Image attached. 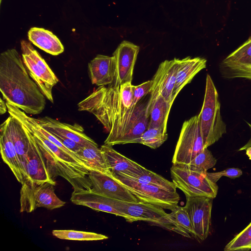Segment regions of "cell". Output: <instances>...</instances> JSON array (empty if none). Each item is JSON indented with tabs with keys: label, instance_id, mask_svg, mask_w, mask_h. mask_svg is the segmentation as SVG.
I'll list each match as a JSON object with an SVG mask.
<instances>
[{
	"label": "cell",
	"instance_id": "f546056e",
	"mask_svg": "<svg viewBox=\"0 0 251 251\" xmlns=\"http://www.w3.org/2000/svg\"><path fill=\"white\" fill-rule=\"evenodd\" d=\"M224 250L251 251V222L226 245Z\"/></svg>",
	"mask_w": 251,
	"mask_h": 251
},
{
	"label": "cell",
	"instance_id": "9c48e42d",
	"mask_svg": "<svg viewBox=\"0 0 251 251\" xmlns=\"http://www.w3.org/2000/svg\"><path fill=\"white\" fill-rule=\"evenodd\" d=\"M116 203L118 210L127 222L144 221L178 233L169 213L160 206L142 201L130 202L116 200Z\"/></svg>",
	"mask_w": 251,
	"mask_h": 251
},
{
	"label": "cell",
	"instance_id": "e575fe53",
	"mask_svg": "<svg viewBox=\"0 0 251 251\" xmlns=\"http://www.w3.org/2000/svg\"><path fill=\"white\" fill-rule=\"evenodd\" d=\"M52 134H53L55 137L64 145V147L68 149L75 156L76 153L79 151L82 147L84 146L70 138L59 136L54 133Z\"/></svg>",
	"mask_w": 251,
	"mask_h": 251
},
{
	"label": "cell",
	"instance_id": "8992f818",
	"mask_svg": "<svg viewBox=\"0 0 251 251\" xmlns=\"http://www.w3.org/2000/svg\"><path fill=\"white\" fill-rule=\"evenodd\" d=\"M21 48L23 61L30 76L44 96L53 103L52 90L58 78L29 42L22 40Z\"/></svg>",
	"mask_w": 251,
	"mask_h": 251
},
{
	"label": "cell",
	"instance_id": "277c9868",
	"mask_svg": "<svg viewBox=\"0 0 251 251\" xmlns=\"http://www.w3.org/2000/svg\"><path fill=\"white\" fill-rule=\"evenodd\" d=\"M220 106L217 89L212 78L207 74L203 104L198 115L205 148L218 141L226 132Z\"/></svg>",
	"mask_w": 251,
	"mask_h": 251
},
{
	"label": "cell",
	"instance_id": "9a60e30c",
	"mask_svg": "<svg viewBox=\"0 0 251 251\" xmlns=\"http://www.w3.org/2000/svg\"><path fill=\"white\" fill-rule=\"evenodd\" d=\"M26 130L30 138V146L26 158L25 176L23 182H48L55 185V182L49 173L41 150L31 134Z\"/></svg>",
	"mask_w": 251,
	"mask_h": 251
},
{
	"label": "cell",
	"instance_id": "7a4b0ae2",
	"mask_svg": "<svg viewBox=\"0 0 251 251\" xmlns=\"http://www.w3.org/2000/svg\"><path fill=\"white\" fill-rule=\"evenodd\" d=\"M9 115L19 121L32 135L44 157L49 173L54 180L60 176L73 186L74 191L90 190L92 185L89 171L76 156L59 148L48 139L39 128L34 118L9 102L6 103Z\"/></svg>",
	"mask_w": 251,
	"mask_h": 251
},
{
	"label": "cell",
	"instance_id": "4fadbf2b",
	"mask_svg": "<svg viewBox=\"0 0 251 251\" xmlns=\"http://www.w3.org/2000/svg\"><path fill=\"white\" fill-rule=\"evenodd\" d=\"M140 47L133 43L123 41L113 53L115 64L113 83L122 84L131 82L134 65Z\"/></svg>",
	"mask_w": 251,
	"mask_h": 251
},
{
	"label": "cell",
	"instance_id": "ffe728a7",
	"mask_svg": "<svg viewBox=\"0 0 251 251\" xmlns=\"http://www.w3.org/2000/svg\"><path fill=\"white\" fill-rule=\"evenodd\" d=\"M206 60L202 57L192 58L190 56L179 59L173 98L175 100L182 89L190 83L193 78L202 69L206 68Z\"/></svg>",
	"mask_w": 251,
	"mask_h": 251
},
{
	"label": "cell",
	"instance_id": "8fae6325",
	"mask_svg": "<svg viewBox=\"0 0 251 251\" xmlns=\"http://www.w3.org/2000/svg\"><path fill=\"white\" fill-rule=\"evenodd\" d=\"M185 207L193 229V236L199 241L208 236L211 223L213 199L206 197H186Z\"/></svg>",
	"mask_w": 251,
	"mask_h": 251
},
{
	"label": "cell",
	"instance_id": "d590c367",
	"mask_svg": "<svg viewBox=\"0 0 251 251\" xmlns=\"http://www.w3.org/2000/svg\"><path fill=\"white\" fill-rule=\"evenodd\" d=\"M247 124L250 129V138L247 143L238 150L239 151H245L247 148L251 146V124L249 123H247Z\"/></svg>",
	"mask_w": 251,
	"mask_h": 251
},
{
	"label": "cell",
	"instance_id": "30bf717a",
	"mask_svg": "<svg viewBox=\"0 0 251 251\" xmlns=\"http://www.w3.org/2000/svg\"><path fill=\"white\" fill-rule=\"evenodd\" d=\"M204 149L198 116L196 115L185 121L182 125L172 163L188 165Z\"/></svg>",
	"mask_w": 251,
	"mask_h": 251
},
{
	"label": "cell",
	"instance_id": "484cf974",
	"mask_svg": "<svg viewBox=\"0 0 251 251\" xmlns=\"http://www.w3.org/2000/svg\"><path fill=\"white\" fill-rule=\"evenodd\" d=\"M169 214L179 234L187 238L193 236L192 223L185 206L177 205Z\"/></svg>",
	"mask_w": 251,
	"mask_h": 251
},
{
	"label": "cell",
	"instance_id": "8d00e7d4",
	"mask_svg": "<svg viewBox=\"0 0 251 251\" xmlns=\"http://www.w3.org/2000/svg\"><path fill=\"white\" fill-rule=\"evenodd\" d=\"M0 100V114L2 115L7 111V106L6 102L1 98Z\"/></svg>",
	"mask_w": 251,
	"mask_h": 251
},
{
	"label": "cell",
	"instance_id": "6da1fadb",
	"mask_svg": "<svg viewBox=\"0 0 251 251\" xmlns=\"http://www.w3.org/2000/svg\"><path fill=\"white\" fill-rule=\"evenodd\" d=\"M131 82L99 86L77 104L78 110L93 114L108 132L104 144L138 143L149 122L150 102L133 105Z\"/></svg>",
	"mask_w": 251,
	"mask_h": 251
},
{
	"label": "cell",
	"instance_id": "4dcf8cb0",
	"mask_svg": "<svg viewBox=\"0 0 251 251\" xmlns=\"http://www.w3.org/2000/svg\"><path fill=\"white\" fill-rule=\"evenodd\" d=\"M217 160L211 152L205 148L190 162L186 165L189 169L196 171H205L213 168L216 164Z\"/></svg>",
	"mask_w": 251,
	"mask_h": 251
},
{
	"label": "cell",
	"instance_id": "5b68a950",
	"mask_svg": "<svg viewBox=\"0 0 251 251\" xmlns=\"http://www.w3.org/2000/svg\"><path fill=\"white\" fill-rule=\"evenodd\" d=\"M170 173L173 182L186 197L214 199L217 195L218 186L210 178L207 172L192 170L186 165L173 164Z\"/></svg>",
	"mask_w": 251,
	"mask_h": 251
},
{
	"label": "cell",
	"instance_id": "3957f363",
	"mask_svg": "<svg viewBox=\"0 0 251 251\" xmlns=\"http://www.w3.org/2000/svg\"><path fill=\"white\" fill-rule=\"evenodd\" d=\"M0 90L6 102L26 114H39L45 109L46 97L14 49H8L0 55Z\"/></svg>",
	"mask_w": 251,
	"mask_h": 251
},
{
	"label": "cell",
	"instance_id": "f35d334b",
	"mask_svg": "<svg viewBox=\"0 0 251 251\" xmlns=\"http://www.w3.org/2000/svg\"><path fill=\"white\" fill-rule=\"evenodd\" d=\"M2 0H0V3H1Z\"/></svg>",
	"mask_w": 251,
	"mask_h": 251
},
{
	"label": "cell",
	"instance_id": "603a6c76",
	"mask_svg": "<svg viewBox=\"0 0 251 251\" xmlns=\"http://www.w3.org/2000/svg\"><path fill=\"white\" fill-rule=\"evenodd\" d=\"M88 170L112 176L103 154L98 145L84 146L75 154Z\"/></svg>",
	"mask_w": 251,
	"mask_h": 251
},
{
	"label": "cell",
	"instance_id": "7c38bea8",
	"mask_svg": "<svg viewBox=\"0 0 251 251\" xmlns=\"http://www.w3.org/2000/svg\"><path fill=\"white\" fill-rule=\"evenodd\" d=\"M88 177L92 185L91 190L95 192L121 201L130 202L139 201L112 176L90 171Z\"/></svg>",
	"mask_w": 251,
	"mask_h": 251
},
{
	"label": "cell",
	"instance_id": "d6986e66",
	"mask_svg": "<svg viewBox=\"0 0 251 251\" xmlns=\"http://www.w3.org/2000/svg\"><path fill=\"white\" fill-rule=\"evenodd\" d=\"M88 71L93 84L107 86L115 79V64L113 56L98 54L88 63Z\"/></svg>",
	"mask_w": 251,
	"mask_h": 251
},
{
	"label": "cell",
	"instance_id": "d4e9b609",
	"mask_svg": "<svg viewBox=\"0 0 251 251\" xmlns=\"http://www.w3.org/2000/svg\"><path fill=\"white\" fill-rule=\"evenodd\" d=\"M251 60V35L242 45L229 54L223 61L222 65L226 70L245 66Z\"/></svg>",
	"mask_w": 251,
	"mask_h": 251
},
{
	"label": "cell",
	"instance_id": "e0dca14e",
	"mask_svg": "<svg viewBox=\"0 0 251 251\" xmlns=\"http://www.w3.org/2000/svg\"><path fill=\"white\" fill-rule=\"evenodd\" d=\"M100 149L107 167L112 173H121L129 176L142 174L146 168L115 150L111 146L103 145Z\"/></svg>",
	"mask_w": 251,
	"mask_h": 251
},
{
	"label": "cell",
	"instance_id": "4316f807",
	"mask_svg": "<svg viewBox=\"0 0 251 251\" xmlns=\"http://www.w3.org/2000/svg\"><path fill=\"white\" fill-rule=\"evenodd\" d=\"M52 234L59 239L75 241H99L108 238L101 234L75 230H53Z\"/></svg>",
	"mask_w": 251,
	"mask_h": 251
},
{
	"label": "cell",
	"instance_id": "ba28073f",
	"mask_svg": "<svg viewBox=\"0 0 251 251\" xmlns=\"http://www.w3.org/2000/svg\"><path fill=\"white\" fill-rule=\"evenodd\" d=\"M54 184L48 182L24 181L20 190V212L31 213L37 208H60L66 202L55 194Z\"/></svg>",
	"mask_w": 251,
	"mask_h": 251
},
{
	"label": "cell",
	"instance_id": "836d02e7",
	"mask_svg": "<svg viewBox=\"0 0 251 251\" xmlns=\"http://www.w3.org/2000/svg\"><path fill=\"white\" fill-rule=\"evenodd\" d=\"M230 78H244L251 79V60L246 65L235 68L226 70Z\"/></svg>",
	"mask_w": 251,
	"mask_h": 251
},
{
	"label": "cell",
	"instance_id": "d6a6232c",
	"mask_svg": "<svg viewBox=\"0 0 251 251\" xmlns=\"http://www.w3.org/2000/svg\"><path fill=\"white\" fill-rule=\"evenodd\" d=\"M242 174V170L237 168H230L218 172H207L210 178L215 183H217L222 176H226L230 178H236L240 177Z\"/></svg>",
	"mask_w": 251,
	"mask_h": 251
},
{
	"label": "cell",
	"instance_id": "74e56055",
	"mask_svg": "<svg viewBox=\"0 0 251 251\" xmlns=\"http://www.w3.org/2000/svg\"><path fill=\"white\" fill-rule=\"evenodd\" d=\"M246 154L249 157V159L251 160V146L246 149Z\"/></svg>",
	"mask_w": 251,
	"mask_h": 251
},
{
	"label": "cell",
	"instance_id": "1f68e13d",
	"mask_svg": "<svg viewBox=\"0 0 251 251\" xmlns=\"http://www.w3.org/2000/svg\"><path fill=\"white\" fill-rule=\"evenodd\" d=\"M151 85V80L145 81L138 85H133V105H136L144 97L150 93Z\"/></svg>",
	"mask_w": 251,
	"mask_h": 251
},
{
	"label": "cell",
	"instance_id": "cb8c5ba5",
	"mask_svg": "<svg viewBox=\"0 0 251 251\" xmlns=\"http://www.w3.org/2000/svg\"><path fill=\"white\" fill-rule=\"evenodd\" d=\"M149 100L150 119L148 128L157 127L167 131L168 116L172 105L159 94L150 95Z\"/></svg>",
	"mask_w": 251,
	"mask_h": 251
},
{
	"label": "cell",
	"instance_id": "f1b7e54d",
	"mask_svg": "<svg viewBox=\"0 0 251 251\" xmlns=\"http://www.w3.org/2000/svg\"><path fill=\"white\" fill-rule=\"evenodd\" d=\"M167 138V131L157 127L148 128L141 135L138 143L155 149L161 146Z\"/></svg>",
	"mask_w": 251,
	"mask_h": 251
},
{
	"label": "cell",
	"instance_id": "5bb4252c",
	"mask_svg": "<svg viewBox=\"0 0 251 251\" xmlns=\"http://www.w3.org/2000/svg\"><path fill=\"white\" fill-rule=\"evenodd\" d=\"M179 59L166 60L162 62L151 79L152 81L150 95L160 94L171 104L174 100L173 92L178 68Z\"/></svg>",
	"mask_w": 251,
	"mask_h": 251
},
{
	"label": "cell",
	"instance_id": "52a82bcc",
	"mask_svg": "<svg viewBox=\"0 0 251 251\" xmlns=\"http://www.w3.org/2000/svg\"><path fill=\"white\" fill-rule=\"evenodd\" d=\"M112 176L124 185L139 201L171 210L178 205V194L160 187L137 181L121 173H112Z\"/></svg>",
	"mask_w": 251,
	"mask_h": 251
},
{
	"label": "cell",
	"instance_id": "7402d4cb",
	"mask_svg": "<svg viewBox=\"0 0 251 251\" xmlns=\"http://www.w3.org/2000/svg\"><path fill=\"white\" fill-rule=\"evenodd\" d=\"M27 35L30 42L49 54L57 55L64 50V46L60 40L48 30L40 27H31Z\"/></svg>",
	"mask_w": 251,
	"mask_h": 251
},
{
	"label": "cell",
	"instance_id": "2e32d148",
	"mask_svg": "<svg viewBox=\"0 0 251 251\" xmlns=\"http://www.w3.org/2000/svg\"><path fill=\"white\" fill-rule=\"evenodd\" d=\"M43 128L62 137L70 138L82 145H98L84 132L83 127L78 124L73 125L60 122L48 116L34 118Z\"/></svg>",
	"mask_w": 251,
	"mask_h": 251
},
{
	"label": "cell",
	"instance_id": "44dd1931",
	"mask_svg": "<svg viewBox=\"0 0 251 251\" xmlns=\"http://www.w3.org/2000/svg\"><path fill=\"white\" fill-rule=\"evenodd\" d=\"M11 138L16 151L24 179L25 176V163L30 146V138L24 125L15 118H7Z\"/></svg>",
	"mask_w": 251,
	"mask_h": 251
},
{
	"label": "cell",
	"instance_id": "ac0fdd59",
	"mask_svg": "<svg viewBox=\"0 0 251 251\" xmlns=\"http://www.w3.org/2000/svg\"><path fill=\"white\" fill-rule=\"evenodd\" d=\"M0 148L1 158L9 167L18 181L24 180L20 164L15 150L7 119L0 126Z\"/></svg>",
	"mask_w": 251,
	"mask_h": 251
},
{
	"label": "cell",
	"instance_id": "83f0119b",
	"mask_svg": "<svg viewBox=\"0 0 251 251\" xmlns=\"http://www.w3.org/2000/svg\"><path fill=\"white\" fill-rule=\"evenodd\" d=\"M129 177L141 183L153 185L170 192H176V187L173 181L171 182L161 176L146 168L142 174L133 177Z\"/></svg>",
	"mask_w": 251,
	"mask_h": 251
}]
</instances>
